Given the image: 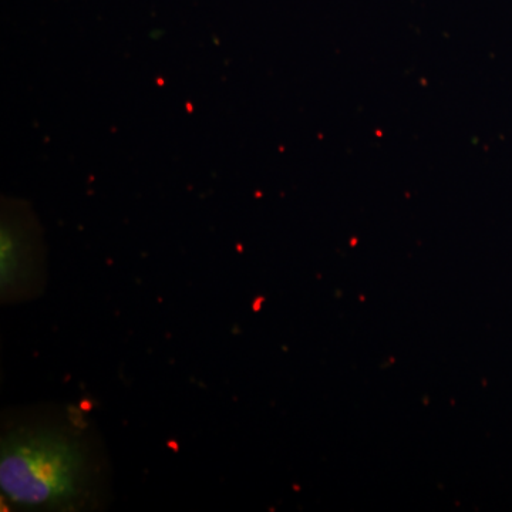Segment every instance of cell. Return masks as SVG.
<instances>
[{"mask_svg":"<svg viewBox=\"0 0 512 512\" xmlns=\"http://www.w3.org/2000/svg\"><path fill=\"white\" fill-rule=\"evenodd\" d=\"M86 464L83 447L67 434L18 431L3 441L0 487L20 507H64L82 491Z\"/></svg>","mask_w":512,"mask_h":512,"instance_id":"6da1fadb","label":"cell"}]
</instances>
